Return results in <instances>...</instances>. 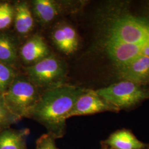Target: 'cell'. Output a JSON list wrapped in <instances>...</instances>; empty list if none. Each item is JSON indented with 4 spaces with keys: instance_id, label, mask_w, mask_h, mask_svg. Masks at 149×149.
<instances>
[{
    "instance_id": "obj_1",
    "label": "cell",
    "mask_w": 149,
    "mask_h": 149,
    "mask_svg": "<svg viewBox=\"0 0 149 149\" xmlns=\"http://www.w3.org/2000/svg\"><path fill=\"white\" fill-rule=\"evenodd\" d=\"M92 53L105 61L114 77L130 64L149 60V1H111L97 10L93 18Z\"/></svg>"
},
{
    "instance_id": "obj_2",
    "label": "cell",
    "mask_w": 149,
    "mask_h": 149,
    "mask_svg": "<svg viewBox=\"0 0 149 149\" xmlns=\"http://www.w3.org/2000/svg\"><path fill=\"white\" fill-rule=\"evenodd\" d=\"M85 90L64 84L45 90L40 95L29 118L42 124L54 138L63 136L67 116Z\"/></svg>"
},
{
    "instance_id": "obj_3",
    "label": "cell",
    "mask_w": 149,
    "mask_h": 149,
    "mask_svg": "<svg viewBox=\"0 0 149 149\" xmlns=\"http://www.w3.org/2000/svg\"><path fill=\"white\" fill-rule=\"evenodd\" d=\"M27 77L17 74L2 97L10 112L18 120L29 118L40 94Z\"/></svg>"
},
{
    "instance_id": "obj_4",
    "label": "cell",
    "mask_w": 149,
    "mask_h": 149,
    "mask_svg": "<svg viewBox=\"0 0 149 149\" xmlns=\"http://www.w3.org/2000/svg\"><path fill=\"white\" fill-rule=\"evenodd\" d=\"M96 91L118 112L133 108L149 99V89L127 80L117 81Z\"/></svg>"
},
{
    "instance_id": "obj_5",
    "label": "cell",
    "mask_w": 149,
    "mask_h": 149,
    "mask_svg": "<svg viewBox=\"0 0 149 149\" xmlns=\"http://www.w3.org/2000/svg\"><path fill=\"white\" fill-rule=\"evenodd\" d=\"M27 77L38 88L45 90L63 85L68 69L62 60L51 54L36 64L26 68Z\"/></svg>"
},
{
    "instance_id": "obj_6",
    "label": "cell",
    "mask_w": 149,
    "mask_h": 149,
    "mask_svg": "<svg viewBox=\"0 0 149 149\" xmlns=\"http://www.w3.org/2000/svg\"><path fill=\"white\" fill-rule=\"evenodd\" d=\"M107 111L118 112L114 107L99 96L96 90L85 89L77 98L68 114L67 119L74 116L91 115Z\"/></svg>"
},
{
    "instance_id": "obj_7",
    "label": "cell",
    "mask_w": 149,
    "mask_h": 149,
    "mask_svg": "<svg viewBox=\"0 0 149 149\" xmlns=\"http://www.w3.org/2000/svg\"><path fill=\"white\" fill-rule=\"evenodd\" d=\"M70 4L55 0H34L31 8L36 21L42 26H47L66 11Z\"/></svg>"
},
{
    "instance_id": "obj_8",
    "label": "cell",
    "mask_w": 149,
    "mask_h": 149,
    "mask_svg": "<svg viewBox=\"0 0 149 149\" xmlns=\"http://www.w3.org/2000/svg\"><path fill=\"white\" fill-rule=\"evenodd\" d=\"M52 54L42 37L34 35L19 48V59L28 66L36 64Z\"/></svg>"
},
{
    "instance_id": "obj_9",
    "label": "cell",
    "mask_w": 149,
    "mask_h": 149,
    "mask_svg": "<svg viewBox=\"0 0 149 149\" xmlns=\"http://www.w3.org/2000/svg\"><path fill=\"white\" fill-rule=\"evenodd\" d=\"M52 39L56 47L66 55L74 53L79 46L76 30L65 23H60L54 28L52 32Z\"/></svg>"
},
{
    "instance_id": "obj_10",
    "label": "cell",
    "mask_w": 149,
    "mask_h": 149,
    "mask_svg": "<svg viewBox=\"0 0 149 149\" xmlns=\"http://www.w3.org/2000/svg\"><path fill=\"white\" fill-rule=\"evenodd\" d=\"M19 48L15 33L11 30L0 32V63L16 69L20 61Z\"/></svg>"
},
{
    "instance_id": "obj_11",
    "label": "cell",
    "mask_w": 149,
    "mask_h": 149,
    "mask_svg": "<svg viewBox=\"0 0 149 149\" xmlns=\"http://www.w3.org/2000/svg\"><path fill=\"white\" fill-rule=\"evenodd\" d=\"M103 144L109 149H144L147 145L137 138L130 130L122 129L111 134Z\"/></svg>"
},
{
    "instance_id": "obj_12",
    "label": "cell",
    "mask_w": 149,
    "mask_h": 149,
    "mask_svg": "<svg viewBox=\"0 0 149 149\" xmlns=\"http://www.w3.org/2000/svg\"><path fill=\"white\" fill-rule=\"evenodd\" d=\"M14 29L17 36H24L32 32L34 26V18L31 6L26 1H17L14 3Z\"/></svg>"
},
{
    "instance_id": "obj_13",
    "label": "cell",
    "mask_w": 149,
    "mask_h": 149,
    "mask_svg": "<svg viewBox=\"0 0 149 149\" xmlns=\"http://www.w3.org/2000/svg\"><path fill=\"white\" fill-rule=\"evenodd\" d=\"M29 130L11 128L0 132V149H27L26 142Z\"/></svg>"
},
{
    "instance_id": "obj_14",
    "label": "cell",
    "mask_w": 149,
    "mask_h": 149,
    "mask_svg": "<svg viewBox=\"0 0 149 149\" xmlns=\"http://www.w3.org/2000/svg\"><path fill=\"white\" fill-rule=\"evenodd\" d=\"M14 3L8 1L0 2V32L10 30L15 18Z\"/></svg>"
},
{
    "instance_id": "obj_15",
    "label": "cell",
    "mask_w": 149,
    "mask_h": 149,
    "mask_svg": "<svg viewBox=\"0 0 149 149\" xmlns=\"http://www.w3.org/2000/svg\"><path fill=\"white\" fill-rule=\"evenodd\" d=\"M18 74L16 69L0 63V96L7 90Z\"/></svg>"
},
{
    "instance_id": "obj_16",
    "label": "cell",
    "mask_w": 149,
    "mask_h": 149,
    "mask_svg": "<svg viewBox=\"0 0 149 149\" xmlns=\"http://www.w3.org/2000/svg\"><path fill=\"white\" fill-rule=\"evenodd\" d=\"M18 120L8 109L2 95L0 96V132L10 128L11 125L16 123Z\"/></svg>"
},
{
    "instance_id": "obj_17",
    "label": "cell",
    "mask_w": 149,
    "mask_h": 149,
    "mask_svg": "<svg viewBox=\"0 0 149 149\" xmlns=\"http://www.w3.org/2000/svg\"><path fill=\"white\" fill-rule=\"evenodd\" d=\"M36 149H58L55 138L49 134L42 135L38 139L36 143Z\"/></svg>"
},
{
    "instance_id": "obj_18",
    "label": "cell",
    "mask_w": 149,
    "mask_h": 149,
    "mask_svg": "<svg viewBox=\"0 0 149 149\" xmlns=\"http://www.w3.org/2000/svg\"><path fill=\"white\" fill-rule=\"evenodd\" d=\"M108 149V148H104V149Z\"/></svg>"
},
{
    "instance_id": "obj_19",
    "label": "cell",
    "mask_w": 149,
    "mask_h": 149,
    "mask_svg": "<svg viewBox=\"0 0 149 149\" xmlns=\"http://www.w3.org/2000/svg\"><path fill=\"white\" fill-rule=\"evenodd\" d=\"M148 149H149V148H148Z\"/></svg>"
}]
</instances>
